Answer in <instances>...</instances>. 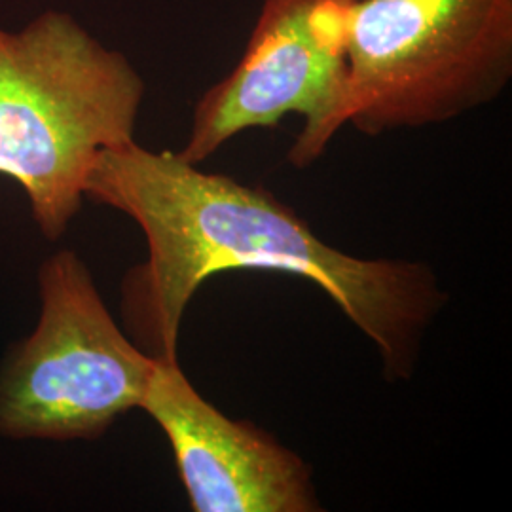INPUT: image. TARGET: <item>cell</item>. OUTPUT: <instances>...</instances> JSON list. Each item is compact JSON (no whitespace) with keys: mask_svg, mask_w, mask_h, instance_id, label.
<instances>
[{"mask_svg":"<svg viewBox=\"0 0 512 512\" xmlns=\"http://www.w3.org/2000/svg\"><path fill=\"white\" fill-rule=\"evenodd\" d=\"M40 298L37 330L0 370V437L97 439L141 408L156 357L126 338L73 251L42 264Z\"/></svg>","mask_w":512,"mask_h":512,"instance_id":"277c9868","label":"cell"},{"mask_svg":"<svg viewBox=\"0 0 512 512\" xmlns=\"http://www.w3.org/2000/svg\"><path fill=\"white\" fill-rule=\"evenodd\" d=\"M141 410L169 440L192 511H323L310 465L251 421L207 403L177 359H156Z\"/></svg>","mask_w":512,"mask_h":512,"instance_id":"8992f818","label":"cell"},{"mask_svg":"<svg viewBox=\"0 0 512 512\" xmlns=\"http://www.w3.org/2000/svg\"><path fill=\"white\" fill-rule=\"evenodd\" d=\"M84 192L131 217L147 238V262L126 275L122 296L131 334L156 359H177L190 300L228 270L315 283L374 342L387 380L414 374L425 332L446 306L429 264L348 255L268 190L205 173L177 152L135 139L105 148Z\"/></svg>","mask_w":512,"mask_h":512,"instance_id":"6da1fadb","label":"cell"},{"mask_svg":"<svg viewBox=\"0 0 512 512\" xmlns=\"http://www.w3.org/2000/svg\"><path fill=\"white\" fill-rule=\"evenodd\" d=\"M357 0H262L238 65L198 99L184 162L200 165L249 129L275 128L298 114L304 128L289 150L302 169L336 135L346 78L349 16Z\"/></svg>","mask_w":512,"mask_h":512,"instance_id":"5b68a950","label":"cell"},{"mask_svg":"<svg viewBox=\"0 0 512 512\" xmlns=\"http://www.w3.org/2000/svg\"><path fill=\"white\" fill-rule=\"evenodd\" d=\"M512 78V0H357L336 133L446 124Z\"/></svg>","mask_w":512,"mask_h":512,"instance_id":"3957f363","label":"cell"},{"mask_svg":"<svg viewBox=\"0 0 512 512\" xmlns=\"http://www.w3.org/2000/svg\"><path fill=\"white\" fill-rule=\"evenodd\" d=\"M143 97L128 57L65 14L0 29V175L25 190L46 238L80 211L99 152L133 141Z\"/></svg>","mask_w":512,"mask_h":512,"instance_id":"7a4b0ae2","label":"cell"}]
</instances>
